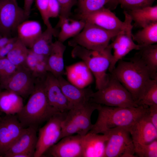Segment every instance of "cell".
Listing matches in <instances>:
<instances>
[{"label": "cell", "mask_w": 157, "mask_h": 157, "mask_svg": "<svg viewBox=\"0 0 157 157\" xmlns=\"http://www.w3.org/2000/svg\"><path fill=\"white\" fill-rule=\"evenodd\" d=\"M111 73L130 93L137 104L147 84L152 79L149 70L137 53L128 61L119 60Z\"/></svg>", "instance_id": "obj_1"}, {"label": "cell", "mask_w": 157, "mask_h": 157, "mask_svg": "<svg viewBox=\"0 0 157 157\" xmlns=\"http://www.w3.org/2000/svg\"><path fill=\"white\" fill-rule=\"evenodd\" d=\"M44 78L36 80L34 88L27 103L16 114L24 128L33 126L38 128L42 123L60 112L49 103L44 88Z\"/></svg>", "instance_id": "obj_2"}, {"label": "cell", "mask_w": 157, "mask_h": 157, "mask_svg": "<svg viewBox=\"0 0 157 157\" xmlns=\"http://www.w3.org/2000/svg\"><path fill=\"white\" fill-rule=\"evenodd\" d=\"M148 106L134 108L102 106L97 109L98 115L95 123L89 131L101 133L107 129L117 127L128 128L146 112Z\"/></svg>", "instance_id": "obj_3"}, {"label": "cell", "mask_w": 157, "mask_h": 157, "mask_svg": "<svg viewBox=\"0 0 157 157\" xmlns=\"http://www.w3.org/2000/svg\"><path fill=\"white\" fill-rule=\"evenodd\" d=\"M73 47L72 56L81 59L87 66L95 78L96 89L98 90L102 88L109 78L106 72L113 58L110 44L101 51L88 49L78 45Z\"/></svg>", "instance_id": "obj_4"}, {"label": "cell", "mask_w": 157, "mask_h": 157, "mask_svg": "<svg viewBox=\"0 0 157 157\" xmlns=\"http://www.w3.org/2000/svg\"><path fill=\"white\" fill-rule=\"evenodd\" d=\"M90 101L111 107L131 108L139 106L130 93L112 74L105 85L93 92Z\"/></svg>", "instance_id": "obj_5"}, {"label": "cell", "mask_w": 157, "mask_h": 157, "mask_svg": "<svg viewBox=\"0 0 157 157\" xmlns=\"http://www.w3.org/2000/svg\"><path fill=\"white\" fill-rule=\"evenodd\" d=\"M99 105L90 101L81 106L69 110L62 123L61 137L75 133L83 136L87 133L92 126V114Z\"/></svg>", "instance_id": "obj_6"}, {"label": "cell", "mask_w": 157, "mask_h": 157, "mask_svg": "<svg viewBox=\"0 0 157 157\" xmlns=\"http://www.w3.org/2000/svg\"><path fill=\"white\" fill-rule=\"evenodd\" d=\"M118 33L104 29L93 24L85 22L81 32L68 42L73 47L78 45L88 49L101 51L109 44L110 40Z\"/></svg>", "instance_id": "obj_7"}, {"label": "cell", "mask_w": 157, "mask_h": 157, "mask_svg": "<svg viewBox=\"0 0 157 157\" xmlns=\"http://www.w3.org/2000/svg\"><path fill=\"white\" fill-rule=\"evenodd\" d=\"M102 134L108 136L104 157H135L134 145L127 128L110 129Z\"/></svg>", "instance_id": "obj_8"}, {"label": "cell", "mask_w": 157, "mask_h": 157, "mask_svg": "<svg viewBox=\"0 0 157 157\" xmlns=\"http://www.w3.org/2000/svg\"><path fill=\"white\" fill-rule=\"evenodd\" d=\"M67 112L57 113L39 129L34 157L43 156L49 148L60 140L62 123Z\"/></svg>", "instance_id": "obj_9"}, {"label": "cell", "mask_w": 157, "mask_h": 157, "mask_svg": "<svg viewBox=\"0 0 157 157\" xmlns=\"http://www.w3.org/2000/svg\"><path fill=\"white\" fill-rule=\"evenodd\" d=\"M124 14L125 16L124 26L110 44L113 53L108 69L110 72L119 60L132 50H139L142 46L135 43L133 39L132 30L133 26L132 24V20L131 17L126 10L124 11Z\"/></svg>", "instance_id": "obj_10"}, {"label": "cell", "mask_w": 157, "mask_h": 157, "mask_svg": "<svg viewBox=\"0 0 157 157\" xmlns=\"http://www.w3.org/2000/svg\"><path fill=\"white\" fill-rule=\"evenodd\" d=\"M35 82L30 71L23 66L18 67L10 75L0 78V88L26 98L33 92Z\"/></svg>", "instance_id": "obj_11"}, {"label": "cell", "mask_w": 157, "mask_h": 157, "mask_svg": "<svg viewBox=\"0 0 157 157\" xmlns=\"http://www.w3.org/2000/svg\"><path fill=\"white\" fill-rule=\"evenodd\" d=\"M28 18L15 0H0V34L11 37L18 26Z\"/></svg>", "instance_id": "obj_12"}, {"label": "cell", "mask_w": 157, "mask_h": 157, "mask_svg": "<svg viewBox=\"0 0 157 157\" xmlns=\"http://www.w3.org/2000/svg\"><path fill=\"white\" fill-rule=\"evenodd\" d=\"M24 128L15 115H6L1 118L0 119V157L4 156Z\"/></svg>", "instance_id": "obj_13"}, {"label": "cell", "mask_w": 157, "mask_h": 157, "mask_svg": "<svg viewBox=\"0 0 157 157\" xmlns=\"http://www.w3.org/2000/svg\"><path fill=\"white\" fill-rule=\"evenodd\" d=\"M76 16L78 19L118 33L124 24V21L120 20L110 9L105 7L88 14H78Z\"/></svg>", "instance_id": "obj_14"}, {"label": "cell", "mask_w": 157, "mask_h": 157, "mask_svg": "<svg viewBox=\"0 0 157 157\" xmlns=\"http://www.w3.org/2000/svg\"><path fill=\"white\" fill-rule=\"evenodd\" d=\"M82 136L77 134L65 137L49 148L45 154L53 157H83Z\"/></svg>", "instance_id": "obj_15"}, {"label": "cell", "mask_w": 157, "mask_h": 157, "mask_svg": "<svg viewBox=\"0 0 157 157\" xmlns=\"http://www.w3.org/2000/svg\"><path fill=\"white\" fill-rule=\"evenodd\" d=\"M44 90L50 105L60 113L69 110L68 101L63 93L57 78L48 72L44 80Z\"/></svg>", "instance_id": "obj_16"}, {"label": "cell", "mask_w": 157, "mask_h": 157, "mask_svg": "<svg viewBox=\"0 0 157 157\" xmlns=\"http://www.w3.org/2000/svg\"><path fill=\"white\" fill-rule=\"evenodd\" d=\"M57 78L68 101L69 110L81 106L90 101L93 92L90 88L78 87L66 80L62 76Z\"/></svg>", "instance_id": "obj_17"}, {"label": "cell", "mask_w": 157, "mask_h": 157, "mask_svg": "<svg viewBox=\"0 0 157 157\" xmlns=\"http://www.w3.org/2000/svg\"><path fill=\"white\" fill-rule=\"evenodd\" d=\"M133 143L148 144L157 139V128L146 113L128 128Z\"/></svg>", "instance_id": "obj_18"}, {"label": "cell", "mask_w": 157, "mask_h": 157, "mask_svg": "<svg viewBox=\"0 0 157 157\" xmlns=\"http://www.w3.org/2000/svg\"><path fill=\"white\" fill-rule=\"evenodd\" d=\"M38 128L33 126L25 128L3 157H12L15 154L25 153L30 154L34 157L38 139Z\"/></svg>", "instance_id": "obj_19"}, {"label": "cell", "mask_w": 157, "mask_h": 157, "mask_svg": "<svg viewBox=\"0 0 157 157\" xmlns=\"http://www.w3.org/2000/svg\"><path fill=\"white\" fill-rule=\"evenodd\" d=\"M108 136L88 132L82 136L83 157H104Z\"/></svg>", "instance_id": "obj_20"}, {"label": "cell", "mask_w": 157, "mask_h": 157, "mask_svg": "<svg viewBox=\"0 0 157 157\" xmlns=\"http://www.w3.org/2000/svg\"><path fill=\"white\" fill-rule=\"evenodd\" d=\"M66 46L58 40L53 42L51 51L48 56L47 66L48 72L56 77L64 74L63 56Z\"/></svg>", "instance_id": "obj_21"}, {"label": "cell", "mask_w": 157, "mask_h": 157, "mask_svg": "<svg viewBox=\"0 0 157 157\" xmlns=\"http://www.w3.org/2000/svg\"><path fill=\"white\" fill-rule=\"evenodd\" d=\"M16 32L17 38L30 49L42 32L40 23L34 20L23 21L18 26Z\"/></svg>", "instance_id": "obj_22"}, {"label": "cell", "mask_w": 157, "mask_h": 157, "mask_svg": "<svg viewBox=\"0 0 157 157\" xmlns=\"http://www.w3.org/2000/svg\"><path fill=\"white\" fill-rule=\"evenodd\" d=\"M66 70L70 83L79 88H85L93 81L91 72L83 61L67 67Z\"/></svg>", "instance_id": "obj_23"}, {"label": "cell", "mask_w": 157, "mask_h": 157, "mask_svg": "<svg viewBox=\"0 0 157 157\" xmlns=\"http://www.w3.org/2000/svg\"><path fill=\"white\" fill-rule=\"evenodd\" d=\"M22 97L11 91L4 90L0 92V111L6 115H15L23 106Z\"/></svg>", "instance_id": "obj_24"}, {"label": "cell", "mask_w": 157, "mask_h": 157, "mask_svg": "<svg viewBox=\"0 0 157 157\" xmlns=\"http://www.w3.org/2000/svg\"><path fill=\"white\" fill-rule=\"evenodd\" d=\"M126 11L134 22L135 27L142 28L157 22V5Z\"/></svg>", "instance_id": "obj_25"}, {"label": "cell", "mask_w": 157, "mask_h": 157, "mask_svg": "<svg viewBox=\"0 0 157 157\" xmlns=\"http://www.w3.org/2000/svg\"><path fill=\"white\" fill-rule=\"evenodd\" d=\"M137 53L149 70L152 78L157 77V44L142 46Z\"/></svg>", "instance_id": "obj_26"}, {"label": "cell", "mask_w": 157, "mask_h": 157, "mask_svg": "<svg viewBox=\"0 0 157 157\" xmlns=\"http://www.w3.org/2000/svg\"><path fill=\"white\" fill-rule=\"evenodd\" d=\"M85 22L83 20H75L69 18L64 20L61 24L58 40L63 43L66 40L78 34L84 28Z\"/></svg>", "instance_id": "obj_27"}, {"label": "cell", "mask_w": 157, "mask_h": 157, "mask_svg": "<svg viewBox=\"0 0 157 157\" xmlns=\"http://www.w3.org/2000/svg\"><path fill=\"white\" fill-rule=\"evenodd\" d=\"M78 14H86L107 6L110 9L115 8L118 0H77Z\"/></svg>", "instance_id": "obj_28"}, {"label": "cell", "mask_w": 157, "mask_h": 157, "mask_svg": "<svg viewBox=\"0 0 157 157\" xmlns=\"http://www.w3.org/2000/svg\"><path fill=\"white\" fill-rule=\"evenodd\" d=\"M133 40L141 46L154 44L157 42V22L152 23L132 34Z\"/></svg>", "instance_id": "obj_29"}, {"label": "cell", "mask_w": 157, "mask_h": 157, "mask_svg": "<svg viewBox=\"0 0 157 157\" xmlns=\"http://www.w3.org/2000/svg\"><path fill=\"white\" fill-rule=\"evenodd\" d=\"M53 36L52 32L47 28L34 43L30 49L37 54L48 56L53 42Z\"/></svg>", "instance_id": "obj_30"}, {"label": "cell", "mask_w": 157, "mask_h": 157, "mask_svg": "<svg viewBox=\"0 0 157 157\" xmlns=\"http://www.w3.org/2000/svg\"><path fill=\"white\" fill-rule=\"evenodd\" d=\"M29 49L17 38L6 57L17 67L25 66Z\"/></svg>", "instance_id": "obj_31"}, {"label": "cell", "mask_w": 157, "mask_h": 157, "mask_svg": "<svg viewBox=\"0 0 157 157\" xmlns=\"http://www.w3.org/2000/svg\"><path fill=\"white\" fill-rule=\"evenodd\" d=\"M137 104L145 106L157 105V77L149 81Z\"/></svg>", "instance_id": "obj_32"}, {"label": "cell", "mask_w": 157, "mask_h": 157, "mask_svg": "<svg viewBox=\"0 0 157 157\" xmlns=\"http://www.w3.org/2000/svg\"><path fill=\"white\" fill-rule=\"evenodd\" d=\"M133 143L135 154L137 157H157V140L148 144Z\"/></svg>", "instance_id": "obj_33"}, {"label": "cell", "mask_w": 157, "mask_h": 157, "mask_svg": "<svg viewBox=\"0 0 157 157\" xmlns=\"http://www.w3.org/2000/svg\"><path fill=\"white\" fill-rule=\"evenodd\" d=\"M35 1L36 6L47 28L52 32L54 36L57 37L58 33L56 29L52 26L48 15L47 9L49 0H35Z\"/></svg>", "instance_id": "obj_34"}, {"label": "cell", "mask_w": 157, "mask_h": 157, "mask_svg": "<svg viewBox=\"0 0 157 157\" xmlns=\"http://www.w3.org/2000/svg\"><path fill=\"white\" fill-rule=\"evenodd\" d=\"M60 7L59 20L56 26L59 28L63 22L71 15L72 8L77 3V0H57Z\"/></svg>", "instance_id": "obj_35"}, {"label": "cell", "mask_w": 157, "mask_h": 157, "mask_svg": "<svg viewBox=\"0 0 157 157\" xmlns=\"http://www.w3.org/2000/svg\"><path fill=\"white\" fill-rule=\"evenodd\" d=\"M155 0H118L119 4L126 10L152 6Z\"/></svg>", "instance_id": "obj_36"}, {"label": "cell", "mask_w": 157, "mask_h": 157, "mask_svg": "<svg viewBox=\"0 0 157 157\" xmlns=\"http://www.w3.org/2000/svg\"><path fill=\"white\" fill-rule=\"evenodd\" d=\"M17 67L5 57L0 59V78L7 77L14 73Z\"/></svg>", "instance_id": "obj_37"}, {"label": "cell", "mask_w": 157, "mask_h": 157, "mask_svg": "<svg viewBox=\"0 0 157 157\" xmlns=\"http://www.w3.org/2000/svg\"><path fill=\"white\" fill-rule=\"evenodd\" d=\"M47 12L49 18H55L59 16L60 7L57 0H49Z\"/></svg>", "instance_id": "obj_38"}, {"label": "cell", "mask_w": 157, "mask_h": 157, "mask_svg": "<svg viewBox=\"0 0 157 157\" xmlns=\"http://www.w3.org/2000/svg\"><path fill=\"white\" fill-rule=\"evenodd\" d=\"M146 114L150 121L157 128V105L148 106Z\"/></svg>", "instance_id": "obj_39"}, {"label": "cell", "mask_w": 157, "mask_h": 157, "mask_svg": "<svg viewBox=\"0 0 157 157\" xmlns=\"http://www.w3.org/2000/svg\"><path fill=\"white\" fill-rule=\"evenodd\" d=\"M17 37L5 46L0 48V59L6 57L8 54L13 47Z\"/></svg>", "instance_id": "obj_40"}, {"label": "cell", "mask_w": 157, "mask_h": 157, "mask_svg": "<svg viewBox=\"0 0 157 157\" xmlns=\"http://www.w3.org/2000/svg\"><path fill=\"white\" fill-rule=\"evenodd\" d=\"M16 37L3 36L0 34V48L5 46L14 40Z\"/></svg>", "instance_id": "obj_41"}, {"label": "cell", "mask_w": 157, "mask_h": 157, "mask_svg": "<svg viewBox=\"0 0 157 157\" xmlns=\"http://www.w3.org/2000/svg\"><path fill=\"white\" fill-rule=\"evenodd\" d=\"M35 0H24L23 9L26 16L28 18L30 15L31 8Z\"/></svg>", "instance_id": "obj_42"}, {"label": "cell", "mask_w": 157, "mask_h": 157, "mask_svg": "<svg viewBox=\"0 0 157 157\" xmlns=\"http://www.w3.org/2000/svg\"><path fill=\"white\" fill-rule=\"evenodd\" d=\"M1 88H0V92L1 91ZM1 116H0V119L1 118Z\"/></svg>", "instance_id": "obj_43"}, {"label": "cell", "mask_w": 157, "mask_h": 157, "mask_svg": "<svg viewBox=\"0 0 157 157\" xmlns=\"http://www.w3.org/2000/svg\"><path fill=\"white\" fill-rule=\"evenodd\" d=\"M16 0V1H17V0Z\"/></svg>", "instance_id": "obj_44"}, {"label": "cell", "mask_w": 157, "mask_h": 157, "mask_svg": "<svg viewBox=\"0 0 157 157\" xmlns=\"http://www.w3.org/2000/svg\"></svg>", "instance_id": "obj_45"}]
</instances>
